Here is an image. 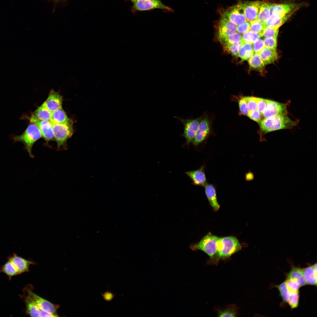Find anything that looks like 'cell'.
<instances>
[{"mask_svg":"<svg viewBox=\"0 0 317 317\" xmlns=\"http://www.w3.org/2000/svg\"><path fill=\"white\" fill-rule=\"evenodd\" d=\"M242 246L238 240L233 236L219 237L217 244V259L227 258L240 250Z\"/></svg>","mask_w":317,"mask_h":317,"instance_id":"obj_4","label":"cell"},{"mask_svg":"<svg viewBox=\"0 0 317 317\" xmlns=\"http://www.w3.org/2000/svg\"><path fill=\"white\" fill-rule=\"evenodd\" d=\"M69 119L66 112L61 108L52 112L50 121L52 124H59L66 122Z\"/></svg>","mask_w":317,"mask_h":317,"instance_id":"obj_28","label":"cell"},{"mask_svg":"<svg viewBox=\"0 0 317 317\" xmlns=\"http://www.w3.org/2000/svg\"><path fill=\"white\" fill-rule=\"evenodd\" d=\"M219 237L210 233L205 236L198 242L192 245L190 248L193 250H200L207 254L210 259L216 257L217 244Z\"/></svg>","mask_w":317,"mask_h":317,"instance_id":"obj_5","label":"cell"},{"mask_svg":"<svg viewBox=\"0 0 317 317\" xmlns=\"http://www.w3.org/2000/svg\"><path fill=\"white\" fill-rule=\"evenodd\" d=\"M32 286L28 285L23 289L25 292L41 310L45 311L56 314L58 306L42 298L34 293L33 291Z\"/></svg>","mask_w":317,"mask_h":317,"instance_id":"obj_6","label":"cell"},{"mask_svg":"<svg viewBox=\"0 0 317 317\" xmlns=\"http://www.w3.org/2000/svg\"><path fill=\"white\" fill-rule=\"evenodd\" d=\"M73 120L69 119L65 123L52 124L55 139L57 145V150L67 149V141L73 133Z\"/></svg>","mask_w":317,"mask_h":317,"instance_id":"obj_3","label":"cell"},{"mask_svg":"<svg viewBox=\"0 0 317 317\" xmlns=\"http://www.w3.org/2000/svg\"><path fill=\"white\" fill-rule=\"evenodd\" d=\"M272 3L261 1L257 20L264 24L270 16V7Z\"/></svg>","mask_w":317,"mask_h":317,"instance_id":"obj_25","label":"cell"},{"mask_svg":"<svg viewBox=\"0 0 317 317\" xmlns=\"http://www.w3.org/2000/svg\"><path fill=\"white\" fill-rule=\"evenodd\" d=\"M219 40L222 44L237 43L241 41L242 35L236 32Z\"/></svg>","mask_w":317,"mask_h":317,"instance_id":"obj_32","label":"cell"},{"mask_svg":"<svg viewBox=\"0 0 317 317\" xmlns=\"http://www.w3.org/2000/svg\"><path fill=\"white\" fill-rule=\"evenodd\" d=\"M278 290L279 296L282 299L284 303H287L291 293L287 288L285 280L279 285L275 286Z\"/></svg>","mask_w":317,"mask_h":317,"instance_id":"obj_31","label":"cell"},{"mask_svg":"<svg viewBox=\"0 0 317 317\" xmlns=\"http://www.w3.org/2000/svg\"><path fill=\"white\" fill-rule=\"evenodd\" d=\"M257 109L262 114L264 109L267 103V99L256 97Z\"/></svg>","mask_w":317,"mask_h":317,"instance_id":"obj_45","label":"cell"},{"mask_svg":"<svg viewBox=\"0 0 317 317\" xmlns=\"http://www.w3.org/2000/svg\"><path fill=\"white\" fill-rule=\"evenodd\" d=\"M247 20L251 22L257 20L261 1L240 2Z\"/></svg>","mask_w":317,"mask_h":317,"instance_id":"obj_11","label":"cell"},{"mask_svg":"<svg viewBox=\"0 0 317 317\" xmlns=\"http://www.w3.org/2000/svg\"><path fill=\"white\" fill-rule=\"evenodd\" d=\"M298 122L291 120L286 115H278L264 118L259 123L260 133L264 135L269 132L282 129H291Z\"/></svg>","mask_w":317,"mask_h":317,"instance_id":"obj_1","label":"cell"},{"mask_svg":"<svg viewBox=\"0 0 317 317\" xmlns=\"http://www.w3.org/2000/svg\"><path fill=\"white\" fill-rule=\"evenodd\" d=\"M242 41L235 43L222 44L224 49L227 52L236 56H238V53L239 49L242 44Z\"/></svg>","mask_w":317,"mask_h":317,"instance_id":"obj_34","label":"cell"},{"mask_svg":"<svg viewBox=\"0 0 317 317\" xmlns=\"http://www.w3.org/2000/svg\"><path fill=\"white\" fill-rule=\"evenodd\" d=\"M299 291L292 292L288 300L287 303L292 309L297 308L299 303Z\"/></svg>","mask_w":317,"mask_h":317,"instance_id":"obj_37","label":"cell"},{"mask_svg":"<svg viewBox=\"0 0 317 317\" xmlns=\"http://www.w3.org/2000/svg\"><path fill=\"white\" fill-rule=\"evenodd\" d=\"M222 16L228 19L237 26L247 21L240 2L224 11Z\"/></svg>","mask_w":317,"mask_h":317,"instance_id":"obj_8","label":"cell"},{"mask_svg":"<svg viewBox=\"0 0 317 317\" xmlns=\"http://www.w3.org/2000/svg\"><path fill=\"white\" fill-rule=\"evenodd\" d=\"M286 280H291L297 282L301 287L306 285L304 277L303 268L291 265V269L286 274Z\"/></svg>","mask_w":317,"mask_h":317,"instance_id":"obj_20","label":"cell"},{"mask_svg":"<svg viewBox=\"0 0 317 317\" xmlns=\"http://www.w3.org/2000/svg\"><path fill=\"white\" fill-rule=\"evenodd\" d=\"M204 187L206 195L210 205L215 211L218 210L220 205L217 201L215 187L213 185L207 183Z\"/></svg>","mask_w":317,"mask_h":317,"instance_id":"obj_22","label":"cell"},{"mask_svg":"<svg viewBox=\"0 0 317 317\" xmlns=\"http://www.w3.org/2000/svg\"><path fill=\"white\" fill-rule=\"evenodd\" d=\"M63 97L53 89L50 91L48 97L44 102L46 107L52 113L62 108Z\"/></svg>","mask_w":317,"mask_h":317,"instance_id":"obj_13","label":"cell"},{"mask_svg":"<svg viewBox=\"0 0 317 317\" xmlns=\"http://www.w3.org/2000/svg\"><path fill=\"white\" fill-rule=\"evenodd\" d=\"M237 26L227 19L222 17L218 24V39L237 32Z\"/></svg>","mask_w":317,"mask_h":317,"instance_id":"obj_14","label":"cell"},{"mask_svg":"<svg viewBox=\"0 0 317 317\" xmlns=\"http://www.w3.org/2000/svg\"><path fill=\"white\" fill-rule=\"evenodd\" d=\"M57 315L53 314L50 312L43 310H40L39 317H57Z\"/></svg>","mask_w":317,"mask_h":317,"instance_id":"obj_47","label":"cell"},{"mask_svg":"<svg viewBox=\"0 0 317 317\" xmlns=\"http://www.w3.org/2000/svg\"><path fill=\"white\" fill-rule=\"evenodd\" d=\"M252 47L254 53H258L265 47L263 40L259 38L253 44Z\"/></svg>","mask_w":317,"mask_h":317,"instance_id":"obj_42","label":"cell"},{"mask_svg":"<svg viewBox=\"0 0 317 317\" xmlns=\"http://www.w3.org/2000/svg\"><path fill=\"white\" fill-rule=\"evenodd\" d=\"M239 105L240 112L242 115H247L249 112V110L244 97H242L239 100Z\"/></svg>","mask_w":317,"mask_h":317,"instance_id":"obj_43","label":"cell"},{"mask_svg":"<svg viewBox=\"0 0 317 317\" xmlns=\"http://www.w3.org/2000/svg\"><path fill=\"white\" fill-rule=\"evenodd\" d=\"M134 8L137 11H144L158 9L171 11L173 10L163 4L160 0H141L134 3Z\"/></svg>","mask_w":317,"mask_h":317,"instance_id":"obj_10","label":"cell"},{"mask_svg":"<svg viewBox=\"0 0 317 317\" xmlns=\"http://www.w3.org/2000/svg\"><path fill=\"white\" fill-rule=\"evenodd\" d=\"M42 137L41 132L36 124L30 122L24 132L21 134L14 135L12 139L15 142H20L24 145V149L28 153L29 156L33 158L32 153L35 143Z\"/></svg>","mask_w":317,"mask_h":317,"instance_id":"obj_2","label":"cell"},{"mask_svg":"<svg viewBox=\"0 0 317 317\" xmlns=\"http://www.w3.org/2000/svg\"><path fill=\"white\" fill-rule=\"evenodd\" d=\"M250 23L247 21L237 27V31L240 34H244L249 31Z\"/></svg>","mask_w":317,"mask_h":317,"instance_id":"obj_44","label":"cell"},{"mask_svg":"<svg viewBox=\"0 0 317 317\" xmlns=\"http://www.w3.org/2000/svg\"><path fill=\"white\" fill-rule=\"evenodd\" d=\"M237 309L235 306L231 305L223 309L218 311L219 317H235L237 316Z\"/></svg>","mask_w":317,"mask_h":317,"instance_id":"obj_35","label":"cell"},{"mask_svg":"<svg viewBox=\"0 0 317 317\" xmlns=\"http://www.w3.org/2000/svg\"><path fill=\"white\" fill-rule=\"evenodd\" d=\"M249 67L253 69L262 72L265 68V64L261 58L259 54L254 53L248 60Z\"/></svg>","mask_w":317,"mask_h":317,"instance_id":"obj_29","label":"cell"},{"mask_svg":"<svg viewBox=\"0 0 317 317\" xmlns=\"http://www.w3.org/2000/svg\"><path fill=\"white\" fill-rule=\"evenodd\" d=\"M279 32V28L272 27H266L263 31L262 36L265 38H277Z\"/></svg>","mask_w":317,"mask_h":317,"instance_id":"obj_38","label":"cell"},{"mask_svg":"<svg viewBox=\"0 0 317 317\" xmlns=\"http://www.w3.org/2000/svg\"><path fill=\"white\" fill-rule=\"evenodd\" d=\"M259 54L265 65L274 63L278 58L277 52L264 47Z\"/></svg>","mask_w":317,"mask_h":317,"instance_id":"obj_26","label":"cell"},{"mask_svg":"<svg viewBox=\"0 0 317 317\" xmlns=\"http://www.w3.org/2000/svg\"><path fill=\"white\" fill-rule=\"evenodd\" d=\"M104 300L107 302L111 301L115 296V295L109 291H107L101 294Z\"/></svg>","mask_w":317,"mask_h":317,"instance_id":"obj_46","label":"cell"},{"mask_svg":"<svg viewBox=\"0 0 317 317\" xmlns=\"http://www.w3.org/2000/svg\"><path fill=\"white\" fill-rule=\"evenodd\" d=\"M52 113L44 102L32 113L31 117H28V119L31 122L41 120H50Z\"/></svg>","mask_w":317,"mask_h":317,"instance_id":"obj_19","label":"cell"},{"mask_svg":"<svg viewBox=\"0 0 317 317\" xmlns=\"http://www.w3.org/2000/svg\"><path fill=\"white\" fill-rule=\"evenodd\" d=\"M299 7L298 5L294 4H271L270 7V15L275 14L281 16H284L291 13H293Z\"/></svg>","mask_w":317,"mask_h":317,"instance_id":"obj_16","label":"cell"},{"mask_svg":"<svg viewBox=\"0 0 317 317\" xmlns=\"http://www.w3.org/2000/svg\"><path fill=\"white\" fill-rule=\"evenodd\" d=\"M303 273L306 285H317V272L313 267V264L303 268Z\"/></svg>","mask_w":317,"mask_h":317,"instance_id":"obj_24","label":"cell"},{"mask_svg":"<svg viewBox=\"0 0 317 317\" xmlns=\"http://www.w3.org/2000/svg\"><path fill=\"white\" fill-rule=\"evenodd\" d=\"M252 44L243 42L239 50L238 56L242 60H248L254 53Z\"/></svg>","mask_w":317,"mask_h":317,"instance_id":"obj_27","label":"cell"},{"mask_svg":"<svg viewBox=\"0 0 317 317\" xmlns=\"http://www.w3.org/2000/svg\"><path fill=\"white\" fill-rule=\"evenodd\" d=\"M265 47L275 52H276L277 38H265L263 40Z\"/></svg>","mask_w":317,"mask_h":317,"instance_id":"obj_39","label":"cell"},{"mask_svg":"<svg viewBox=\"0 0 317 317\" xmlns=\"http://www.w3.org/2000/svg\"><path fill=\"white\" fill-rule=\"evenodd\" d=\"M286 104L267 99L266 107L262 114L264 118L278 115H287Z\"/></svg>","mask_w":317,"mask_h":317,"instance_id":"obj_9","label":"cell"},{"mask_svg":"<svg viewBox=\"0 0 317 317\" xmlns=\"http://www.w3.org/2000/svg\"><path fill=\"white\" fill-rule=\"evenodd\" d=\"M176 118L181 121L183 125L184 132L183 135L185 138L186 144L189 146L196 135L201 117L193 119Z\"/></svg>","mask_w":317,"mask_h":317,"instance_id":"obj_7","label":"cell"},{"mask_svg":"<svg viewBox=\"0 0 317 317\" xmlns=\"http://www.w3.org/2000/svg\"><path fill=\"white\" fill-rule=\"evenodd\" d=\"M291 13L284 16H281L275 14H271L264 24L266 27H272L279 28L292 15Z\"/></svg>","mask_w":317,"mask_h":317,"instance_id":"obj_23","label":"cell"},{"mask_svg":"<svg viewBox=\"0 0 317 317\" xmlns=\"http://www.w3.org/2000/svg\"><path fill=\"white\" fill-rule=\"evenodd\" d=\"M249 111L255 110L257 109L256 97L248 96L244 97Z\"/></svg>","mask_w":317,"mask_h":317,"instance_id":"obj_40","label":"cell"},{"mask_svg":"<svg viewBox=\"0 0 317 317\" xmlns=\"http://www.w3.org/2000/svg\"><path fill=\"white\" fill-rule=\"evenodd\" d=\"M131 0L132 2H133L134 3L137 1H140V0Z\"/></svg>","mask_w":317,"mask_h":317,"instance_id":"obj_48","label":"cell"},{"mask_svg":"<svg viewBox=\"0 0 317 317\" xmlns=\"http://www.w3.org/2000/svg\"><path fill=\"white\" fill-rule=\"evenodd\" d=\"M210 130L209 121L205 117L200 121L196 135L192 141L193 144L197 146L203 142L208 135Z\"/></svg>","mask_w":317,"mask_h":317,"instance_id":"obj_12","label":"cell"},{"mask_svg":"<svg viewBox=\"0 0 317 317\" xmlns=\"http://www.w3.org/2000/svg\"><path fill=\"white\" fill-rule=\"evenodd\" d=\"M32 122L34 123L37 126L41 132L42 137L47 143L55 140L52 125L50 120L36 121Z\"/></svg>","mask_w":317,"mask_h":317,"instance_id":"obj_15","label":"cell"},{"mask_svg":"<svg viewBox=\"0 0 317 317\" xmlns=\"http://www.w3.org/2000/svg\"><path fill=\"white\" fill-rule=\"evenodd\" d=\"M0 272L4 273L8 277L9 280L12 277L19 274L13 264L9 260L0 268Z\"/></svg>","mask_w":317,"mask_h":317,"instance_id":"obj_30","label":"cell"},{"mask_svg":"<svg viewBox=\"0 0 317 317\" xmlns=\"http://www.w3.org/2000/svg\"><path fill=\"white\" fill-rule=\"evenodd\" d=\"M247 116L251 119L259 123L262 121V114L257 109L249 111Z\"/></svg>","mask_w":317,"mask_h":317,"instance_id":"obj_41","label":"cell"},{"mask_svg":"<svg viewBox=\"0 0 317 317\" xmlns=\"http://www.w3.org/2000/svg\"><path fill=\"white\" fill-rule=\"evenodd\" d=\"M21 297L26 306L27 314L31 317H39L40 309L32 299L24 291Z\"/></svg>","mask_w":317,"mask_h":317,"instance_id":"obj_21","label":"cell"},{"mask_svg":"<svg viewBox=\"0 0 317 317\" xmlns=\"http://www.w3.org/2000/svg\"><path fill=\"white\" fill-rule=\"evenodd\" d=\"M8 260L13 264L19 274L28 272L30 265L35 264L33 262L27 260L15 254L9 257Z\"/></svg>","mask_w":317,"mask_h":317,"instance_id":"obj_17","label":"cell"},{"mask_svg":"<svg viewBox=\"0 0 317 317\" xmlns=\"http://www.w3.org/2000/svg\"><path fill=\"white\" fill-rule=\"evenodd\" d=\"M262 37V36L261 34L249 31L242 34L241 41L244 43L252 44Z\"/></svg>","mask_w":317,"mask_h":317,"instance_id":"obj_33","label":"cell"},{"mask_svg":"<svg viewBox=\"0 0 317 317\" xmlns=\"http://www.w3.org/2000/svg\"><path fill=\"white\" fill-rule=\"evenodd\" d=\"M185 173L195 185L204 186L207 183L203 166L198 169L187 171Z\"/></svg>","mask_w":317,"mask_h":317,"instance_id":"obj_18","label":"cell"},{"mask_svg":"<svg viewBox=\"0 0 317 317\" xmlns=\"http://www.w3.org/2000/svg\"><path fill=\"white\" fill-rule=\"evenodd\" d=\"M249 31L261 34L262 37V33L265 28L264 24L258 20L250 22Z\"/></svg>","mask_w":317,"mask_h":317,"instance_id":"obj_36","label":"cell"}]
</instances>
